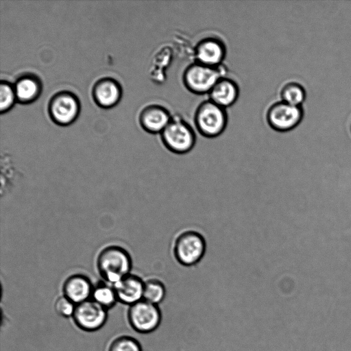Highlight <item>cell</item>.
<instances>
[{"label":"cell","instance_id":"1","mask_svg":"<svg viewBox=\"0 0 351 351\" xmlns=\"http://www.w3.org/2000/svg\"><path fill=\"white\" fill-rule=\"evenodd\" d=\"M132 259L123 247L110 245L104 248L98 255L97 267L102 278L112 285L130 274Z\"/></svg>","mask_w":351,"mask_h":351},{"label":"cell","instance_id":"2","mask_svg":"<svg viewBox=\"0 0 351 351\" xmlns=\"http://www.w3.org/2000/svg\"><path fill=\"white\" fill-rule=\"evenodd\" d=\"M165 147L171 153L184 155L192 151L196 144V134L189 123L180 116H173L160 133Z\"/></svg>","mask_w":351,"mask_h":351},{"label":"cell","instance_id":"3","mask_svg":"<svg viewBox=\"0 0 351 351\" xmlns=\"http://www.w3.org/2000/svg\"><path fill=\"white\" fill-rule=\"evenodd\" d=\"M194 124L198 132L206 138H216L225 130L228 123L226 108L209 99L201 102L194 113Z\"/></svg>","mask_w":351,"mask_h":351},{"label":"cell","instance_id":"4","mask_svg":"<svg viewBox=\"0 0 351 351\" xmlns=\"http://www.w3.org/2000/svg\"><path fill=\"white\" fill-rule=\"evenodd\" d=\"M222 65L213 67L194 62L182 74V82L190 92L197 95L208 94L217 82L226 76Z\"/></svg>","mask_w":351,"mask_h":351},{"label":"cell","instance_id":"5","mask_svg":"<svg viewBox=\"0 0 351 351\" xmlns=\"http://www.w3.org/2000/svg\"><path fill=\"white\" fill-rule=\"evenodd\" d=\"M206 241L199 232L186 230L177 237L174 245V255L184 266L199 263L206 252Z\"/></svg>","mask_w":351,"mask_h":351},{"label":"cell","instance_id":"6","mask_svg":"<svg viewBox=\"0 0 351 351\" xmlns=\"http://www.w3.org/2000/svg\"><path fill=\"white\" fill-rule=\"evenodd\" d=\"M304 117L302 106H295L281 100L271 104L267 108L265 119L273 130L286 132L295 128Z\"/></svg>","mask_w":351,"mask_h":351},{"label":"cell","instance_id":"7","mask_svg":"<svg viewBox=\"0 0 351 351\" xmlns=\"http://www.w3.org/2000/svg\"><path fill=\"white\" fill-rule=\"evenodd\" d=\"M131 327L140 333L154 331L161 322V313L158 305L142 300L131 306L128 311Z\"/></svg>","mask_w":351,"mask_h":351},{"label":"cell","instance_id":"8","mask_svg":"<svg viewBox=\"0 0 351 351\" xmlns=\"http://www.w3.org/2000/svg\"><path fill=\"white\" fill-rule=\"evenodd\" d=\"M72 318L81 330L94 332L106 324L108 310L90 299L76 305Z\"/></svg>","mask_w":351,"mask_h":351},{"label":"cell","instance_id":"9","mask_svg":"<svg viewBox=\"0 0 351 351\" xmlns=\"http://www.w3.org/2000/svg\"><path fill=\"white\" fill-rule=\"evenodd\" d=\"M80 103L75 95L69 91L55 94L49 104V112L54 122L59 125H68L77 117Z\"/></svg>","mask_w":351,"mask_h":351},{"label":"cell","instance_id":"10","mask_svg":"<svg viewBox=\"0 0 351 351\" xmlns=\"http://www.w3.org/2000/svg\"><path fill=\"white\" fill-rule=\"evenodd\" d=\"M226 54L224 43L214 37L200 40L194 49L195 62L209 66L217 67L222 65Z\"/></svg>","mask_w":351,"mask_h":351},{"label":"cell","instance_id":"11","mask_svg":"<svg viewBox=\"0 0 351 351\" xmlns=\"http://www.w3.org/2000/svg\"><path fill=\"white\" fill-rule=\"evenodd\" d=\"M173 115L165 107L152 104L144 108L139 117L142 128L152 134L161 133L172 119Z\"/></svg>","mask_w":351,"mask_h":351},{"label":"cell","instance_id":"12","mask_svg":"<svg viewBox=\"0 0 351 351\" xmlns=\"http://www.w3.org/2000/svg\"><path fill=\"white\" fill-rule=\"evenodd\" d=\"M144 284L141 278L130 274L112 286L118 302L131 306L143 300Z\"/></svg>","mask_w":351,"mask_h":351},{"label":"cell","instance_id":"13","mask_svg":"<svg viewBox=\"0 0 351 351\" xmlns=\"http://www.w3.org/2000/svg\"><path fill=\"white\" fill-rule=\"evenodd\" d=\"M93 286L90 280L82 274H74L66 279L63 284V295L76 305L90 300Z\"/></svg>","mask_w":351,"mask_h":351},{"label":"cell","instance_id":"14","mask_svg":"<svg viewBox=\"0 0 351 351\" xmlns=\"http://www.w3.org/2000/svg\"><path fill=\"white\" fill-rule=\"evenodd\" d=\"M208 95L210 100L226 108L237 101L239 88L235 81L224 76L217 82Z\"/></svg>","mask_w":351,"mask_h":351},{"label":"cell","instance_id":"15","mask_svg":"<svg viewBox=\"0 0 351 351\" xmlns=\"http://www.w3.org/2000/svg\"><path fill=\"white\" fill-rule=\"evenodd\" d=\"M93 95L96 103L103 108H110L119 101L121 88L114 80L105 77L98 80L94 85Z\"/></svg>","mask_w":351,"mask_h":351},{"label":"cell","instance_id":"16","mask_svg":"<svg viewBox=\"0 0 351 351\" xmlns=\"http://www.w3.org/2000/svg\"><path fill=\"white\" fill-rule=\"evenodd\" d=\"M14 88L19 101L29 103L38 97L41 90V83L36 76L25 75L16 80Z\"/></svg>","mask_w":351,"mask_h":351},{"label":"cell","instance_id":"17","mask_svg":"<svg viewBox=\"0 0 351 351\" xmlns=\"http://www.w3.org/2000/svg\"><path fill=\"white\" fill-rule=\"evenodd\" d=\"M280 100L289 104L302 106L304 102L306 93L304 86L296 82L285 84L280 91Z\"/></svg>","mask_w":351,"mask_h":351},{"label":"cell","instance_id":"18","mask_svg":"<svg viewBox=\"0 0 351 351\" xmlns=\"http://www.w3.org/2000/svg\"><path fill=\"white\" fill-rule=\"evenodd\" d=\"M91 300L108 310L118 302L113 286L100 283L93 287Z\"/></svg>","mask_w":351,"mask_h":351},{"label":"cell","instance_id":"19","mask_svg":"<svg viewBox=\"0 0 351 351\" xmlns=\"http://www.w3.org/2000/svg\"><path fill=\"white\" fill-rule=\"evenodd\" d=\"M166 295L165 284L159 279L152 278L145 282L143 300L158 305Z\"/></svg>","mask_w":351,"mask_h":351},{"label":"cell","instance_id":"20","mask_svg":"<svg viewBox=\"0 0 351 351\" xmlns=\"http://www.w3.org/2000/svg\"><path fill=\"white\" fill-rule=\"evenodd\" d=\"M108 351H142L140 343L134 337L123 335L114 339Z\"/></svg>","mask_w":351,"mask_h":351},{"label":"cell","instance_id":"21","mask_svg":"<svg viewBox=\"0 0 351 351\" xmlns=\"http://www.w3.org/2000/svg\"><path fill=\"white\" fill-rule=\"evenodd\" d=\"M16 99L14 86L8 82L1 81L0 84V110L1 112L8 110Z\"/></svg>","mask_w":351,"mask_h":351},{"label":"cell","instance_id":"22","mask_svg":"<svg viewBox=\"0 0 351 351\" xmlns=\"http://www.w3.org/2000/svg\"><path fill=\"white\" fill-rule=\"evenodd\" d=\"M75 307L76 304L64 295L58 297L54 303L55 311L63 317H72Z\"/></svg>","mask_w":351,"mask_h":351}]
</instances>
